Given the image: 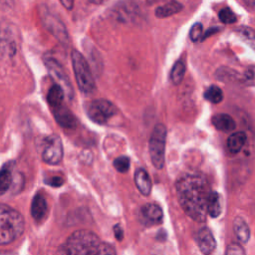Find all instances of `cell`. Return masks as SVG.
Segmentation results:
<instances>
[{"label":"cell","instance_id":"cell-1","mask_svg":"<svg viewBox=\"0 0 255 255\" xmlns=\"http://www.w3.org/2000/svg\"><path fill=\"white\" fill-rule=\"evenodd\" d=\"M178 202L184 211L196 223H205L207 199L211 192L207 178L199 174H186L175 183Z\"/></svg>","mask_w":255,"mask_h":255},{"label":"cell","instance_id":"cell-2","mask_svg":"<svg viewBox=\"0 0 255 255\" xmlns=\"http://www.w3.org/2000/svg\"><path fill=\"white\" fill-rule=\"evenodd\" d=\"M57 255H117L110 244L90 230L72 233L57 251Z\"/></svg>","mask_w":255,"mask_h":255},{"label":"cell","instance_id":"cell-3","mask_svg":"<svg viewBox=\"0 0 255 255\" xmlns=\"http://www.w3.org/2000/svg\"><path fill=\"white\" fill-rule=\"evenodd\" d=\"M24 229L22 214L7 205L0 204V245L15 241L23 234Z\"/></svg>","mask_w":255,"mask_h":255},{"label":"cell","instance_id":"cell-4","mask_svg":"<svg viewBox=\"0 0 255 255\" xmlns=\"http://www.w3.org/2000/svg\"><path fill=\"white\" fill-rule=\"evenodd\" d=\"M71 59L79 90L86 95L94 93V91L96 90V84L87 60L79 51L76 50L72 52Z\"/></svg>","mask_w":255,"mask_h":255},{"label":"cell","instance_id":"cell-5","mask_svg":"<svg viewBox=\"0 0 255 255\" xmlns=\"http://www.w3.org/2000/svg\"><path fill=\"white\" fill-rule=\"evenodd\" d=\"M167 143V128L163 124L155 126L150 138L149 151L153 165L156 169L161 170L165 166Z\"/></svg>","mask_w":255,"mask_h":255},{"label":"cell","instance_id":"cell-6","mask_svg":"<svg viewBox=\"0 0 255 255\" xmlns=\"http://www.w3.org/2000/svg\"><path fill=\"white\" fill-rule=\"evenodd\" d=\"M85 110L88 117L99 125H104L110 122L117 113L116 106L110 101L104 99L88 102L85 105Z\"/></svg>","mask_w":255,"mask_h":255},{"label":"cell","instance_id":"cell-7","mask_svg":"<svg viewBox=\"0 0 255 255\" xmlns=\"http://www.w3.org/2000/svg\"><path fill=\"white\" fill-rule=\"evenodd\" d=\"M44 63L51 77H53V79L55 80V84L59 85L64 90L66 97L72 99L73 95H74V90H73V86L62 65L53 57H46L44 59Z\"/></svg>","mask_w":255,"mask_h":255},{"label":"cell","instance_id":"cell-8","mask_svg":"<svg viewBox=\"0 0 255 255\" xmlns=\"http://www.w3.org/2000/svg\"><path fill=\"white\" fill-rule=\"evenodd\" d=\"M63 159V143L56 135L44 138L42 143V159L48 165H58Z\"/></svg>","mask_w":255,"mask_h":255},{"label":"cell","instance_id":"cell-9","mask_svg":"<svg viewBox=\"0 0 255 255\" xmlns=\"http://www.w3.org/2000/svg\"><path fill=\"white\" fill-rule=\"evenodd\" d=\"M41 16L43 24L46 27V29L49 30V32L54 37H56L60 42L66 44L69 40V35L65 25L61 22L59 18L50 13V11H48L45 8L41 12Z\"/></svg>","mask_w":255,"mask_h":255},{"label":"cell","instance_id":"cell-10","mask_svg":"<svg viewBox=\"0 0 255 255\" xmlns=\"http://www.w3.org/2000/svg\"><path fill=\"white\" fill-rule=\"evenodd\" d=\"M141 221L145 225H156L162 222L163 212L157 204H147L142 207L140 211Z\"/></svg>","mask_w":255,"mask_h":255},{"label":"cell","instance_id":"cell-11","mask_svg":"<svg viewBox=\"0 0 255 255\" xmlns=\"http://www.w3.org/2000/svg\"><path fill=\"white\" fill-rule=\"evenodd\" d=\"M196 242L199 250L204 255H210L216 248V241L209 228L203 227L196 233Z\"/></svg>","mask_w":255,"mask_h":255},{"label":"cell","instance_id":"cell-12","mask_svg":"<svg viewBox=\"0 0 255 255\" xmlns=\"http://www.w3.org/2000/svg\"><path fill=\"white\" fill-rule=\"evenodd\" d=\"M52 112L58 125L64 128V129H74L77 126V119L65 106V104L52 108Z\"/></svg>","mask_w":255,"mask_h":255},{"label":"cell","instance_id":"cell-13","mask_svg":"<svg viewBox=\"0 0 255 255\" xmlns=\"http://www.w3.org/2000/svg\"><path fill=\"white\" fill-rule=\"evenodd\" d=\"M48 212V205L46 198L41 194H35L31 204V215L36 223H41Z\"/></svg>","mask_w":255,"mask_h":255},{"label":"cell","instance_id":"cell-14","mask_svg":"<svg viewBox=\"0 0 255 255\" xmlns=\"http://www.w3.org/2000/svg\"><path fill=\"white\" fill-rule=\"evenodd\" d=\"M135 184L143 195L148 196L151 194L153 185H152L151 177H150L149 174L147 173V171L142 169V168H140L136 171V173H135Z\"/></svg>","mask_w":255,"mask_h":255},{"label":"cell","instance_id":"cell-15","mask_svg":"<svg viewBox=\"0 0 255 255\" xmlns=\"http://www.w3.org/2000/svg\"><path fill=\"white\" fill-rule=\"evenodd\" d=\"M211 123L216 130L229 133L235 130L236 123L233 118L227 114H216L212 117Z\"/></svg>","mask_w":255,"mask_h":255},{"label":"cell","instance_id":"cell-16","mask_svg":"<svg viewBox=\"0 0 255 255\" xmlns=\"http://www.w3.org/2000/svg\"><path fill=\"white\" fill-rule=\"evenodd\" d=\"M14 41L12 33L9 28L5 27L3 23L0 22V56L10 54L14 51Z\"/></svg>","mask_w":255,"mask_h":255},{"label":"cell","instance_id":"cell-17","mask_svg":"<svg viewBox=\"0 0 255 255\" xmlns=\"http://www.w3.org/2000/svg\"><path fill=\"white\" fill-rule=\"evenodd\" d=\"M233 231L238 239L242 243H247L250 239V228L244 218L241 216H236L233 222Z\"/></svg>","mask_w":255,"mask_h":255},{"label":"cell","instance_id":"cell-18","mask_svg":"<svg viewBox=\"0 0 255 255\" xmlns=\"http://www.w3.org/2000/svg\"><path fill=\"white\" fill-rule=\"evenodd\" d=\"M137 12V5L133 2H123L120 4L117 9L115 10V14L118 19L122 22H128L132 21Z\"/></svg>","mask_w":255,"mask_h":255},{"label":"cell","instance_id":"cell-19","mask_svg":"<svg viewBox=\"0 0 255 255\" xmlns=\"http://www.w3.org/2000/svg\"><path fill=\"white\" fill-rule=\"evenodd\" d=\"M247 137L244 132H235L227 140V148L230 153L239 154L245 145Z\"/></svg>","mask_w":255,"mask_h":255},{"label":"cell","instance_id":"cell-20","mask_svg":"<svg viewBox=\"0 0 255 255\" xmlns=\"http://www.w3.org/2000/svg\"><path fill=\"white\" fill-rule=\"evenodd\" d=\"M207 214L212 218L218 217L222 214L223 207H222V198L220 193L211 191L207 199Z\"/></svg>","mask_w":255,"mask_h":255},{"label":"cell","instance_id":"cell-21","mask_svg":"<svg viewBox=\"0 0 255 255\" xmlns=\"http://www.w3.org/2000/svg\"><path fill=\"white\" fill-rule=\"evenodd\" d=\"M181 10H183V5L175 1V0H172V1L166 4L159 6L155 13L158 18H167L180 12Z\"/></svg>","mask_w":255,"mask_h":255},{"label":"cell","instance_id":"cell-22","mask_svg":"<svg viewBox=\"0 0 255 255\" xmlns=\"http://www.w3.org/2000/svg\"><path fill=\"white\" fill-rule=\"evenodd\" d=\"M65 97L66 95H65L64 90L59 85L54 84L52 85V87L50 88L49 92L47 94V101L52 109V108H55V107H58L64 104Z\"/></svg>","mask_w":255,"mask_h":255},{"label":"cell","instance_id":"cell-23","mask_svg":"<svg viewBox=\"0 0 255 255\" xmlns=\"http://www.w3.org/2000/svg\"><path fill=\"white\" fill-rule=\"evenodd\" d=\"M12 165L7 163L3 169L0 171V193H4L13 184Z\"/></svg>","mask_w":255,"mask_h":255},{"label":"cell","instance_id":"cell-24","mask_svg":"<svg viewBox=\"0 0 255 255\" xmlns=\"http://www.w3.org/2000/svg\"><path fill=\"white\" fill-rule=\"evenodd\" d=\"M185 74H186V65L183 61L179 60L174 65L171 71V80L173 84L179 85L181 82H183L185 78Z\"/></svg>","mask_w":255,"mask_h":255},{"label":"cell","instance_id":"cell-25","mask_svg":"<svg viewBox=\"0 0 255 255\" xmlns=\"http://www.w3.org/2000/svg\"><path fill=\"white\" fill-rule=\"evenodd\" d=\"M205 99L212 104H218L223 100V93L220 87L215 85L209 86L205 92Z\"/></svg>","mask_w":255,"mask_h":255},{"label":"cell","instance_id":"cell-26","mask_svg":"<svg viewBox=\"0 0 255 255\" xmlns=\"http://www.w3.org/2000/svg\"><path fill=\"white\" fill-rule=\"evenodd\" d=\"M238 34L240 39L248 45L251 49L255 50V31L249 27H240L238 29Z\"/></svg>","mask_w":255,"mask_h":255},{"label":"cell","instance_id":"cell-27","mask_svg":"<svg viewBox=\"0 0 255 255\" xmlns=\"http://www.w3.org/2000/svg\"><path fill=\"white\" fill-rule=\"evenodd\" d=\"M218 18H220V20L224 24H233L238 21V17H236L234 12L228 7L223 8L220 11V13H218Z\"/></svg>","mask_w":255,"mask_h":255},{"label":"cell","instance_id":"cell-28","mask_svg":"<svg viewBox=\"0 0 255 255\" xmlns=\"http://www.w3.org/2000/svg\"><path fill=\"white\" fill-rule=\"evenodd\" d=\"M114 167L119 173H122V174L127 173L130 170L131 160L129 158L125 157V156L119 157L114 160Z\"/></svg>","mask_w":255,"mask_h":255},{"label":"cell","instance_id":"cell-29","mask_svg":"<svg viewBox=\"0 0 255 255\" xmlns=\"http://www.w3.org/2000/svg\"><path fill=\"white\" fill-rule=\"evenodd\" d=\"M203 33H204V26L202 23H194L190 31V37H191V40L193 41V42H197L200 40V38H202L203 36Z\"/></svg>","mask_w":255,"mask_h":255},{"label":"cell","instance_id":"cell-30","mask_svg":"<svg viewBox=\"0 0 255 255\" xmlns=\"http://www.w3.org/2000/svg\"><path fill=\"white\" fill-rule=\"evenodd\" d=\"M225 255H245V250L239 243L232 242L227 246Z\"/></svg>","mask_w":255,"mask_h":255},{"label":"cell","instance_id":"cell-31","mask_svg":"<svg viewBox=\"0 0 255 255\" xmlns=\"http://www.w3.org/2000/svg\"><path fill=\"white\" fill-rule=\"evenodd\" d=\"M45 183L50 186V187H53V188H58V187H61L63 184H64V179L63 177L61 176H58V175H55V176H51L49 178H46L45 179Z\"/></svg>","mask_w":255,"mask_h":255},{"label":"cell","instance_id":"cell-32","mask_svg":"<svg viewBox=\"0 0 255 255\" xmlns=\"http://www.w3.org/2000/svg\"><path fill=\"white\" fill-rule=\"evenodd\" d=\"M114 234L116 236V239L119 240V241H122L123 239H124V231L121 227L120 224H117L115 227H114Z\"/></svg>","mask_w":255,"mask_h":255},{"label":"cell","instance_id":"cell-33","mask_svg":"<svg viewBox=\"0 0 255 255\" xmlns=\"http://www.w3.org/2000/svg\"><path fill=\"white\" fill-rule=\"evenodd\" d=\"M14 4V0H0V9L11 8Z\"/></svg>","mask_w":255,"mask_h":255},{"label":"cell","instance_id":"cell-34","mask_svg":"<svg viewBox=\"0 0 255 255\" xmlns=\"http://www.w3.org/2000/svg\"><path fill=\"white\" fill-rule=\"evenodd\" d=\"M60 2L68 10H71L74 6V0H60Z\"/></svg>","mask_w":255,"mask_h":255},{"label":"cell","instance_id":"cell-35","mask_svg":"<svg viewBox=\"0 0 255 255\" xmlns=\"http://www.w3.org/2000/svg\"><path fill=\"white\" fill-rule=\"evenodd\" d=\"M88 1H89L90 3H93V4H97V5H99V4L104 3V2L106 1V0H88Z\"/></svg>","mask_w":255,"mask_h":255},{"label":"cell","instance_id":"cell-36","mask_svg":"<svg viewBox=\"0 0 255 255\" xmlns=\"http://www.w3.org/2000/svg\"><path fill=\"white\" fill-rule=\"evenodd\" d=\"M0 255H17L15 252L6 251V250H0Z\"/></svg>","mask_w":255,"mask_h":255},{"label":"cell","instance_id":"cell-37","mask_svg":"<svg viewBox=\"0 0 255 255\" xmlns=\"http://www.w3.org/2000/svg\"><path fill=\"white\" fill-rule=\"evenodd\" d=\"M243 1L248 4V5H253L255 6V0H243Z\"/></svg>","mask_w":255,"mask_h":255}]
</instances>
